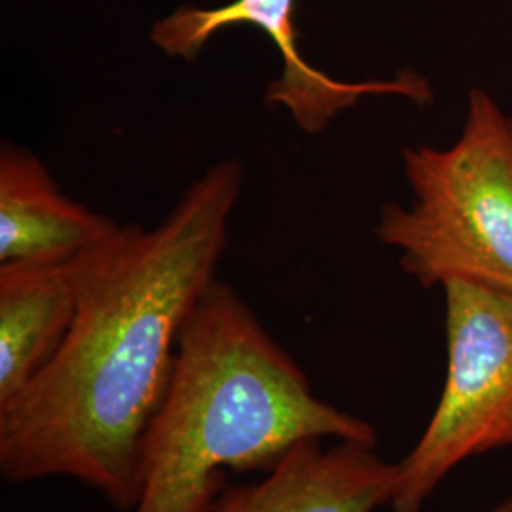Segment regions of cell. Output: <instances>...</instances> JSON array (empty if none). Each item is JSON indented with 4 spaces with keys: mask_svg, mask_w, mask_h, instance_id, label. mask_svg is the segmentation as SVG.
Masks as SVG:
<instances>
[{
    "mask_svg": "<svg viewBox=\"0 0 512 512\" xmlns=\"http://www.w3.org/2000/svg\"><path fill=\"white\" fill-rule=\"evenodd\" d=\"M397 463L376 444L308 439L251 484L228 486L211 512H376L389 505Z\"/></svg>",
    "mask_w": 512,
    "mask_h": 512,
    "instance_id": "8992f818",
    "label": "cell"
},
{
    "mask_svg": "<svg viewBox=\"0 0 512 512\" xmlns=\"http://www.w3.org/2000/svg\"><path fill=\"white\" fill-rule=\"evenodd\" d=\"M408 207L387 203L378 238L423 287L465 281L512 296V116L471 90L463 131L448 148L403 150Z\"/></svg>",
    "mask_w": 512,
    "mask_h": 512,
    "instance_id": "3957f363",
    "label": "cell"
},
{
    "mask_svg": "<svg viewBox=\"0 0 512 512\" xmlns=\"http://www.w3.org/2000/svg\"><path fill=\"white\" fill-rule=\"evenodd\" d=\"M114 220L61 192L27 148H0V264L65 262L109 238Z\"/></svg>",
    "mask_w": 512,
    "mask_h": 512,
    "instance_id": "52a82bcc",
    "label": "cell"
},
{
    "mask_svg": "<svg viewBox=\"0 0 512 512\" xmlns=\"http://www.w3.org/2000/svg\"><path fill=\"white\" fill-rule=\"evenodd\" d=\"M308 439L378 437L368 421L321 401L241 296L215 279L184 325L129 512H211L228 471L266 473Z\"/></svg>",
    "mask_w": 512,
    "mask_h": 512,
    "instance_id": "7a4b0ae2",
    "label": "cell"
},
{
    "mask_svg": "<svg viewBox=\"0 0 512 512\" xmlns=\"http://www.w3.org/2000/svg\"><path fill=\"white\" fill-rule=\"evenodd\" d=\"M296 0H234L220 8L183 6L158 21L152 42L171 57L194 59L205 42L230 25H255L274 40L281 54V74L266 88V103L283 107L298 128L319 133L344 110L368 95H397L412 99L418 84L410 73L391 80L340 82L311 67L300 55L294 29Z\"/></svg>",
    "mask_w": 512,
    "mask_h": 512,
    "instance_id": "5b68a950",
    "label": "cell"
},
{
    "mask_svg": "<svg viewBox=\"0 0 512 512\" xmlns=\"http://www.w3.org/2000/svg\"><path fill=\"white\" fill-rule=\"evenodd\" d=\"M494 512H512V497L501 501V503L495 507Z\"/></svg>",
    "mask_w": 512,
    "mask_h": 512,
    "instance_id": "9c48e42d",
    "label": "cell"
},
{
    "mask_svg": "<svg viewBox=\"0 0 512 512\" xmlns=\"http://www.w3.org/2000/svg\"><path fill=\"white\" fill-rule=\"evenodd\" d=\"M243 169L198 177L156 228L118 226L69 260L76 313L54 359L0 408V475L73 478L120 511L139 497L148 427L164 403L184 325L217 279Z\"/></svg>",
    "mask_w": 512,
    "mask_h": 512,
    "instance_id": "6da1fadb",
    "label": "cell"
},
{
    "mask_svg": "<svg viewBox=\"0 0 512 512\" xmlns=\"http://www.w3.org/2000/svg\"><path fill=\"white\" fill-rule=\"evenodd\" d=\"M76 313L69 260L0 264V408L54 359Z\"/></svg>",
    "mask_w": 512,
    "mask_h": 512,
    "instance_id": "ba28073f",
    "label": "cell"
},
{
    "mask_svg": "<svg viewBox=\"0 0 512 512\" xmlns=\"http://www.w3.org/2000/svg\"><path fill=\"white\" fill-rule=\"evenodd\" d=\"M442 291L446 380L418 444L397 463L393 512L423 511L459 463L512 446V296L465 281Z\"/></svg>",
    "mask_w": 512,
    "mask_h": 512,
    "instance_id": "277c9868",
    "label": "cell"
}]
</instances>
